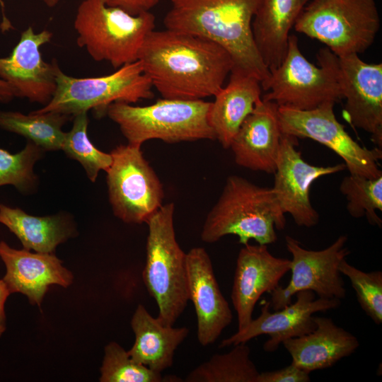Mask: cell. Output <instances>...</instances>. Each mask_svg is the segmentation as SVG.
I'll use <instances>...</instances> for the list:
<instances>
[{"instance_id": "cell-1", "label": "cell", "mask_w": 382, "mask_h": 382, "mask_svg": "<svg viewBox=\"0 0 382 382\" xmlns=\"http://www.w3.org/2000/svg\"><path fill=\"white\" fill-rule=\"evenodd\" d=\"M137 60L163 98L179 100L214 96L234 65L215 42L166 28L147 35Z\"/></svg>"}, {"instance_id": "cell-2", "label": "cell", "mask_w": 382, "mask_h": 382, "mask_svg": "<svg viewBox=\"0 0 382 382\" xmlns=\"http://www.w3.org/2000/svg\"><path fill=\"white\" fill-rule=\"evenodd\" d=\"M261 0H171L166 29L199 35L223 47L234 70L257 78L262 87L270 77L255 46L252 22Z\"/></svg>"}, {"instance_id": "cell-3", "label": "cell", "mask_w": 382, "mask_h": 382, "mask_svg": "<svg viewBox=\"0 0 382 382\" xmlns=\"http://www.w3.org/2000/svg\"><path fill=\"white\" fill-rule=\"evenodd\" d=\"M284 215L272 188L230 175L205 219L201 239L213 243L225 236L235 235L243 245L250 240L260 245L271 244L277 238L275 228L285 226Z\"/></svg>"}, {"instance_id": "cell-4", "label": "cell", "mask_w": 382, "mask_h": 382, "mask_svg": "<svg viewBox=\"0 0 382 382\" xmlns=\"http://www.w3.org/2000/svg\"><path fill=\"white\" fill-rule=\"evenodd\" d=\"M211 102L162 98L146 106L116 102L106 110L128 144L141 146L150 139L167 143L215 140L208 122Z\"/></svg>"}, {"instance_id": "cell-5", "label": "cell", "mask_w": 382, "mask_h": 382, "mask_svg": "<svg viewBox=\"0 0 382 382\" xmlns=\"http://www.w3.org/2000/svg\"><path fill=\"white\" fill-rule=\"evenodd\" d=\"M175 205H162L147 221L146 264L143 279L155 299L159 320L174 325L189 301L186 253L179 245L174 229Z\"/></svg>"}, {"instance_id": "cell-6", "label": "cell", "mask_w": 382, "mask_h": 382, "mask_svg": "<svg viewBox=\"0 0 382 382\" xmlns=\"http://www.w3.org/2000/svg\"><path fill=\"white\" fill-rule=\"evenodd\" d=\"M316 57L319 66L308 62L299 49L296 36L289 35L282 62L270 71V77L262 87L268 91L262 99L301 110L342 100L338 57L327 47L321 48Z\"/></svg>"}, {"instance_id": "cell-7", "label": "cell", "mask_w": 382, "mask_h": 382, "mask_svg": "<svg viewBox=\"0 0 382 382\" xmlns=\"http://www.w3.org/2000/svg\"><path fill=\"white\" fill-rule=\"evenodd\" d=\"M74 27L79 47L86 48L93 60L118 69L137 60L146 37L154 30L155 17L150 11L131 15L108 6L105 0H83Z\"/></svg>"}, {"instance_id": "cell-8", "label": "cell", "mask_w": 382, "mask_h": 382, "mask_svg": "<svg viewBox=\"0 0 382 382\" xmlns=\"http://www.w3.org/2000/svg\"><path fill=\"white\" fill-rule=\"evenodd\" d=\"M380 26L375 0H310L294 28L341 57L365 52Z\"/></svg>"}, {"instance_id": "cell-9", "label": "cell", "mask_w": 382, "mask_h": 382, "mask_svg": "<svg viewBox=\"0 0 382 382\" xmlns=\"http://www.w3.org/2000/svg\"><path fill=\"white\" fill-rule=\"evenodd\" d=\"M56 81L57 88L50 102L32 112H55L74 117L90 110L98 113L106 112L113 103L131 104L154 97L151 81L139 60L98 77L76 78L59 67Z\"/></svg>"}, {"instance_id": "cell-10", "label": "cell", "mask_w": 382, "mask_h": 382, "mask_svg": "<svg viewBox=\"0 0 382 382\" xmlns=\"http://www.w3.org/2000/svg\"><path fill=\"white\" fill-rule=\"evenodd\" d=\"M107 170V185L115 216L128 224L146 223L163 205V185L140 146L127 144L113 149Z\"/></svg>"}, {"instance_id": "cell-11", "label": "cell", "mask_w": 382, "mask_h": 382, "mask_svg": "<svg viewBox=\"0 0 382 382\" xmlns=\"http://www.w3.org/2000/svg\"><path fill=\"white\" fill-rule=\"evenodd\" d=\"M335 104L328 102L308 110L279 106L282 133L311 139L329 148L342 158L349 174L369 178L382 175L378 164L381 149H369L354 140L337 120Z\"/></svg>"}, {"instance_id": "cell-12", "label": "cell", "mask_w": 382, "mask_h": 382, "mask_svg": "<svg viewBox=\"0 0 382 382\" xmlns=\"http://www.w3.org/2000/svg\"><path fill=\"white\" fill-rule=\"evenodd\" d=\"M286 245L291 253V279L287 286L279 285L270 293V306L274 311L291 303L296 293L309 290L320 298L337 299L346 296L344 281L339 271L341 261L349 254L347 236H340L330 246L320 250H308L295 238L286 236Z\"/></svg>"}, {"instance_id": "cell-13", "label": "cell", "mask_w": 382, "mask_h": 382, "mask_svg": "<svg viewBox=\"0 0 382 382\" xmlns=\"http://www.w3.org/2000/svg\"><path fill=\"white\" fill-rule=\"evenodd\" d=\"M296 139L282 134L272 190L284 214L289 213L299 226L311 228L319 221L309 197L313 183L346 167L344 163L331 166L309 164L296 149Z\"/></svg>"}, {"instance_id": "cell-14", "label": "cell", "mask_w": 382, "mask_h": 382, "mask_svg": "<svg viewBox=\"0 0 382 382\" xmlns=\"http://www.w3.org/2000/svg\"><path fill=\"white\" fill-rule=\"evenodd\" d=\"M296 301L284 308L270 312V301H265L260 315L244 328L238 330L231 337L221 341L219 348L246 343L253 338L267 335L270 339L263 345L265 352H274L284 340L302 336L316 328L313 314L325 312L340 306L337 299H316V294L309 290L296 294Z\"/></svg>"}, {"instance_id": "cell-15", "label": "cell", "mask_w": 382, "mask_h": 382, "mask_svg": "<svg viewBox=\"0 0 382 382\" xmlns=\"http://www.w3.org/2000/svg\"><path fill=\"white\" fill-rule=\"evenodd\" d=\"M344 118L354 127L369 133L382 146V64H368L358 54L338 57Z\"/></svg>"}, {"instance_id": "cell-16", "label": "cell", "mask_w": 382, "mask_h": 382, "mask_svg": "<svg viewBox=\"0 0 382 382\" xmlns=\"http://www.w3.org/2000/svg\"><path fill=\"white\" fill-rule=\"evenodd\" d=\"M52 33L47 30L35 33L28 26L21 35L18 44L7 57L0 58V79L15 91L16 97L46 105L52 99L56 88V73L59 67L53 59L43 60L40 48L50 42Z\"/></svg>"}, {"instance_id": "cell-17", "label": "cell", "mask_w": 382, "mask_h": 382, "mask_svg": "<svg viewBox=\"0 0 382 382\" xmlns=\"http://www.w3.org/2000/svg\"><path fill=\"white\" fill-rule=\"evenodd\" d=\"M243 245L236 260L231 294L237 313L238 330L248 325L260 296L275 289L291 267V260L274 256L267 245Z\"/></svg>"}, {"instance_id": "cell-18", "label": "cell", "mask_w": 382, "mask_h": 382, "mask_svg": "<svg viewBox=\"0 0 382 382\" xmlns=\"http://www.w3.org/2000/svg\"><path fill=\"white\" fill-rule=\"evenodd\" d=\"M186 267L189 300L197 316V340L201 345L208 346L231 323L233 314L204 248H193L186 253Z\"/></svg>"}, {"instance_id": "cell-19", "label": "cell", "mask_w": 382, "mask_h": 382, "mask_svg": "<svg viewBox=\"0 0 382 382\" xmlns=\"http://www.w3.org/2000/svg\"><path fill=\"white\" fill-rule=\"evenodd\" d=\"M279 106L260 98L245 119L233 137L230 147L240 166L274 173L282 133Z\"/></svg>"}, {"instance_id": "cell-20", "label": "cell", "mask_w": 382, "mask_h": 382, "mask_svg": "<svg viewBox=\"0 0 382 382\" xmlns=\"http://www.w3.org/2000/svg\"><path fill=\"white\" fill-rule=\"evenodd\" d=\"M0 257L6 265L3 280L10 294L20 292L28 296L30 303L38 306L50 285L67 287L73 280L71 272L52 253L16 250L1 241Z\"/></svg>"}, {"instance_id": "cell-21", "label": "cell", "mask_w": 382, "mask_h": 382, "mask_svg": "<svg viewBox=\"0 0 382 382\" xmlns=\"http://www.w3.org/2000/svg\"><path fill=\"white\" fill-rule=\"evenodd\" d=\"M314 321L313 331L282 342L291 363L309 374L333 366L359 346L353 334L337 326L331 318L314 316Z\"/></svg>"}, {"instance_id": "cell-22", "label": "cell", "mask_w": 382, "mask_h": 382, "mask_svg": "<svg viewBox=\"0 0 382 382\" xmlns=\"http://www.w3.org/2000/svg\"><path fill=\"white\" fill-rule=\"evenodd\" d=\"M261 83L255 77L231 70L227 85L214 96L208 122L222 146L228 149L245 119L261 98Z\"/></svg>"}, {"instance_id": "cell-23", "label": "cell", "mask_w": 382, "mask_h": 382, "mask_svg": "<svg viewBox=\"0 0 382 382\" xmlns=\"http://www.w3.org/2000/svg\"><path fill=\"white\" fill-rule=\"evenodd\" d=\"M310 0H261L252 22L253 40L270 71L282 62L289 32Z\"/></svg>"}, {"instance_id": "cell-24", "label": "cell", "mask_w": 382, "mask_h": 382, "mask_svg": "<svg viewBox=\"0 0 382 382\" xmlns=\"http://www.w3.org/2000/svg\"><path fill=\"white\" fill-rule=\"evenodd\" d=\"M131 325L135 341L128 354L135 361L157 373L173 365L175 350L189 333L186 327L164 325L142 304L137 306Z\"/></svg>"}, {"instance_id": "cell-25", "label": "cell", "mask_w": 382, "mask_h": 382, "mask_svg": "<svg viewBox=\"0 0 382 382\" xmlns=\"http://www.w3.org/2000/svg\"><path fill=\"white\" fill-rule=\"evenodd\" d=\"M0 223L17 236L24 249L41 253H53L74 233L71 219L65 214L35 216L2 204Z\"/></svg>"}, {"instance_id": "cell-26", "label": "cell", "mask_w": 382, "mask_h": 382, "mask_svg": "<svg viewBox=\"0 0 382 382\" xmlns=\"http://www.w3.org/2000/svg\"><path fill=\"white\" fill-rule=\"evenodd\" d=\"M71 116L55 112L28 115L16 111H0V127L27 138L45 151L62 149L65 132L63 125Z\"/></svg>"}, {"instance_id": "cell-27", "label": "cell", "mask_w": 382, "mask_h": 382, "mask_svg": "<svg viewBox=\"0 0 382 382\" xmlns=\"http://www.w3.org/2000/svg\"><path fill=\"white\" fill-rule=\"evenodd\" d=\"M250 349L240 343L227 353L214 354L186 376V382H257L259 371L250 359Z\"/></svg>"}, {"instance_id": "cell-28", "label": "cell", "mask_w": 382, "mask_h": 382, "mask_svg": "<svg viewBox=\"0 0 382 382\" xmlns=\"http://www.w3.org/2000/svg\"><path fill=\"white\" fill-rule=\"evenodd\" d=\"M71 129L65 133L62 146L65 154L77 161L84 168L87 177L95 182L100 170L107 171L112 163V156L98 149L90 141L87 129L88 117L87 112H81L74 117Z\"/></svg>"}, {"instance_id": "cell-29", "label": "cell", "mask_w": 382, "mask_h": 382, "mask_svg": "<svg viewBox=\"0 0 382 382\" xmlns=\"http://www.w3.org/2000/svg\"><path fill=\"white\" fill-rule=\"evenodd\" d=\"M340 190L346 197L347 209L352 217L366 216L372 226L381 227L376 210H382V175L369 178L349 174L343 178Z\"/></svg>"}, {"instance_id": "cell-30", "label": "cell", "mask_w": 382, "mask_h": 382, "mask_svg": "<svg viewBox=\"0 0 382 382\" xmlns=\"http://www.w3.org/2000/svg\"><path fill=\"white\" fill-rule=\"evenodd\" d=\"M44 152L41 147L30 141L16 154L0 148V187L11 185L24 194L33 191L37 181L33 167Z\"/></svg>"}, {"instance_id": "cell-31", "label": "cell", "mask_w": 382, "mask_h": 382, "mask_svg": "<svg viewBox=\"0 0 382 382\" xmlns=\"http://www.w3.org/2000/svg\"><path fill=\"white\" fill-rule=\"evenodd\" d=\"M100 382H161L165 378L135 361L119 344L112 342L105 347L100 368Z\"/></svg>"}, {"instance_id": "cell-32", "label": "cell", "mask_w": 382, "mask_h": 382, "mask_svg": "<svg viewBox=\"0 0 382 382\" xmlns=\"http://www.w3.org/2000/svg\"><path fill=\"white\" fill-rule=\"evenodd\" d=\"M338 269L349 279L361 308L375 323L380 325L382 323V272L361 271L349 264L346 259L341 261Z\"/></svg>"}, {"instance_id": "cell-33", "label": "cell", "mask_w": 382, "mask_h": 382, "mask_svg": "<svg viewBox=\"0 0 382 382\" xmlns=\"http://www.w3.org/2000/svg\"><path fill=\"white\" fill-rule=\"evenodd\" d=\"M309 373L294 364L282 369L259 373L257 382H308Z\"/></svg>"}, {"instance_id": "cell-34", "label": "cell", "mask_w": 382, "mask_h": 382, "mask_svg": "<svg viewBox=\"0 0 382 382\" xmlns=\"http://www.w3.org/2000/svg\"><path fill=\"white\" fill-rule=\"evenodd\" d=\"M109 6L118 7L131 15L149 11L159 0H105Z\"/></svg>"}, {"instance_id": "cell-35", "label": "cell", "mask_w": 382, "mask_h": 382, "mask_svg": "<svg viewBox=\"0 0 382 382\" xmlns=\"http://www.w3.org/2000/svg\"><path fill=\"white\" fill-rule=\"evenodd\" d=\"M10 294L6 284L3 279H0V337L6 330L4 304Z\"/></svg>"}, {"instance_id": "cell-36", "label": "cell", "mask_w": 382, "mask_h": 382, "mask_svg": "<svg viewBox=\"0 0 382 382\" xmlns=\"http://www.w3.org/2000/svg\"><path fill=\"white\" fill-rule=\"evenodd\" d=\"M16 97L14 89L4 80L0 79V103H8Z\"/></svg>"}, {"instance_id": "cell-37", "label": "cell", "mask_w": 382, "mask_h": 382, "mask_svg": "<svg viewBox=\"0 0 382 382\" xmlns=\"http://www.w3.org/2000/svg\"><path fill=\"white\" fill-rule=\"evenodd\" d=\"M60 0H44L46 5L50 8L55 6Z\"/></svg>"}]
</instances>
